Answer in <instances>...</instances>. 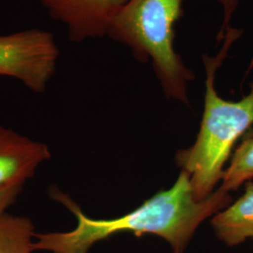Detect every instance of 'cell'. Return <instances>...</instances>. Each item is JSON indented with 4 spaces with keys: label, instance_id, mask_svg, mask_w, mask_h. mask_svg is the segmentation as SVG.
<instances>
[{
    "label": "cell",
    "instance_id": "5",
    "mask_svg": "<svg viewBox=\"0 0 253 253\" xmlns=\"http://www.w3.org/2000/svg\"><path fill=\"white\" fill-rule=\"evenodd\" d=\"M51 18L67 27L69 39L81 42L108 35L113 20L127 0H39Z\"/></svg>",
    "mask_w": 253,
    "mask_h": 253
},
{
    "label": "cell",
    "instance_id": "3",
    "mask_svg": "<svg viewBox=\"0 0 253 253\" xmlns=\"http://www.w3.org/2000/svg\"><path fill=\"white\" fill-rule=\"evenodd\" d=\"M184 0H127L113 20L109 38L126 46L136 60L151 61L168 99L190 104L188 83L192 71L174 49L175 25Z\"/></svg>",
    "mask_w": 253,
    "mask_h": 253
},
{
    "label": "cell",
    "instance_id": "1",
    "mask_svg": "<svg viewBox=\"0 0 253 253\" xmlns=\"http://www.w3.org/2000/svg\"><path fill=\"white\" fill-rule=\"evenodd\" d=\"M49 194L77 219L72 231L37 233L35 250L50 253H89L96 243L126 232L136 236H160L170 244L172 253H184L200 224L233 202L230 192L220 188L207 199L197 201L190 176L183 171L171 189L161 190L133 211L115 218L86 216L68 194L57 188H51Z\"/></svg>",
    "mask_w": 253,
    "mask_h": 253
},
{
    "label": "cell",
    "instance_id": "6",
    "mask_svg": "<svg viewBox=\"0 0 253 253\" xmlns=\"http://www.w3.org/2000/svg\"><path fill=\"white\" fill-rule=\"evenodd\" d=\"M51 158L50 147L45 143L0 123V189L25 186Z\"/></svg>",
    "mask_w": 253,
    "mask_h": 253
},
{
    "label": "cell",
    "instance_id": "8",
    "mask_svg": "<svg viewBox=\"0 0 253 253\" xmlns=\"http://www.w3.org/2000/svg\"><path fill=\"white\" fill-rule=\"evenodd\" d=\"M31 218L5 212L0 215V253H37Z\"/></svg>",
    "mask_w": 253,
    "mask_h": 253
},
{
    "label": "cell",
    "instance_id": "10",
    "mask_svg": "<svg viewBox=\"0 0 253 253\" xmlns=\"http://www.w3.org/2000/svg\"><path fill=\"white\" fill-rule=\"evenodd\" d=\"M215 1L222 8L223 17H222L221 26L218 29L217 35V42H221L223 37L226 34L228 29L232 27L231 22L235 16L236 10L239 8L241 0H215Z\"/></svg>",
    "mask_w": 253,
    "mask_h": 253
},
{
    "label": "cell",
    "instance_id": "9",
    "mask_svg": "<svg viewBox=\"0 0 253 253\" xmlns=\"http://www.w3.org/2000/svg\"><path fill=\"white\" fill-rule=\"evenodd\" d=\"M251 180H253V132L246 135L235 147L219 188L231 192Z\"/></svg>",
    "mask_w": 253,
    "mask_h": 253
},
{
    "label": "cell",
    "instance_id": "7",
    "mask_svg": "<svg viewBox=\"0 0 253 253\" xmlns=\"http://www.w3.org/2000/svg\"><path fill=\"white\" fill-rule=\"evenodd\" d=\"M244 193L211 220L217 238L229 247L253 239V180L244 184Z\"/></svg>",
    "mask_w": 253,
    "mask_h": 253
},
{
    "label": "cell",
    "instance_id": "2",
    "mask_svg": "<svg viewBox=\"0 0 253 253\" xmlns=\"http://www.w3.org/2000/svg\"><path fill=\"white\" fill-rule=\"evenodd\" d=\"M242 33L241 28L230 27L217 54L203 55L206 92L199 133L193 145L175 156L177 166L190 176L197 201L207 199L215 191L235 144L253 126V81L249 93L238 100H224L215 88L217 72Z\"/></svg>",
    "mask_w": 253,
    "mask_h": 253
},
{
    "label": "cell",
    "instance_id": "4",
    "mask_svg": "<svg viewBox=\"0 0 253 253\" xmlns=\"http://www.w3.org/2000/svg\"><path fill=\"white\" fill-rule=\"evenodd\" d=\"M59 54L54 34L41 28L0 35V76L43 93L54 77Z\"/></svg>",
    "mask_w": 253,
    "mask_h": 253
},
{
    "label": "cell",
    "instance_id": "11",
    "mask_svg": "<svg viewBox=\"0 0 253 253\" xmlns=\"http://www.w3.org/2000/svg\"><path fill=\"white\" fill-rule=\"evenodd\" d=\"M24 186H11L0 189V215L8 212L18 199Z\"/></svg>",
    "mask_w": 253,
    "mask_h": 253
}]
</instances>
